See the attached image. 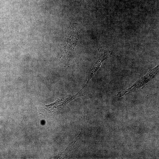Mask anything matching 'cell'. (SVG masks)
<instances>
[{"label": "cell", "mask_w": 159, "mask_h": 159, "mask_svg": "<svg viewBox=\"0 0 159 159\" xmlns=\"http://www.w3.org/2000/svg\"><path fill=\"white\" fill-rule=\"evenodd\" d=\"M80 91L77 94L74 95H68L62 99H58L55 102L46 107L52 109H57L63 107L74 99L79 97L80 95Z\"/></svg>", "instance_id": "3"}, {"label": "cell", "mask_w": 159, "mask_h": 159, "mask_svg": "<svg viewBox=\"0 0 159 159\" xmlns=\"http://www.w3.org/2000/svg\"><path fill=\"white\" fill-rule=\"evenodd\" d=\"M111 55L110 52L105 47H101L98 49L96 58L89 71L87 81L82 88L86 87L90 80L95 74L103 62Z\"/></svg>", "instance_id": "2"}, {"label": "cell", "mask_w": 159, "mask_h": 159, "mask_svg": "<svg viewBox=\"0 0 159 159\" xmlns=\"http://www.w3.org/2000/svg\"><path fill=\"white\" fill-rule=\"evenodd\" d=\"M159 72L158 64L154 68L149 70L145 75L141 77L133 84L122 90L118 93L121 96L129 94L139 88H143L149 81L154 79Z\"/></svg>", "instance_id": "1"}]
</instances>
